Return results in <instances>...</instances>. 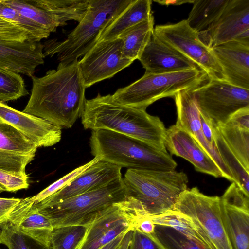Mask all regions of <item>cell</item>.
I'll return each instance as SVG.
<instances>
[{"label":"cell","mask_w":249,"mask_h":249,"mask_svg":"<svg viewBox=\"0 0 249 249\" xmlns=\"http://www.w3.org/2000/svg\"><path fill=\"white\" fill-rule=\"evenodd\" d=\"M90 0H3L9 7L43 27L51 34L57 27L75 20L79 22Z\"/></svg>","instance_id":"cell-11"},{"label":"cell","mask_w":249,"mask_h":249,"mask_svg":"<svg viewBox=\"0 0 249 249\" xmlns=\"http://www.w3.org/2000/svg\"><path fill=\"white\" fill-rule=\"evenodd\" d=\"M0 17L23 29L28 35V41L40 42L42 39L47 38L50 35L41 26L9 7L3 0H0Z\"/></svg>","instance_id":"cell-32"},{"label":"cell","mask_w":249,"mask_h":249,"mask_svg":"<svg viewBox=\"0 0 249 249\" xmlns=\"http://www.w3.org/2000/svg\"><path fill=\"white\" fill-rule=\"evenodd\" d=\"M81 122L86 129H107L145 142L163 151L166 128L158 116L146 110L134 108L116 102L112 95L99 93L86 100Z\"/></svg>","instance_id":"cell-2"},{"label":"cell","mask_w":249,"mask_h":249,"mask_svg":"<svg viewBox=\"0 0 249 249\" xmlns=\"http://www.w3.org/2000/svg\"><path fill=\"white\" fill-rule=\"evenodd\" d=\"M128 249H165L151 235L133 231Z\"/></svg>","instance_id":"cell-39"},{"label":"cell","mask_w":249,"mask_h":249,"mask_svg":"<svg viewBox=\"0 0 249 249\" xmlns=\"http://www.w3.org/2000/svg\"><path fill=\"white\" fill-rule=\"evenodd\" d=\"M138 60L145 69V72L151 73L200 69L196 64L166 45L154 34Z\"/></svg>","instance_id":"cell-21"},{"label":"cell","mask_w":249,"mask_h":249,"mask_svg":"<svg viewBox=\"0 0 249 249\" xmlns=\"http://www.w3.org/2000/svg\"><path fill=\"white\" fill-rule=\"evenodd\" d=\"M38 147L10 125L0 122V150L23 154H36Z\"/></svg>","instance_id":"cell-30"},{"label":"cell","mask_w":249,"mask_h":249,"mask_svg":"<svg viewBox=\"0 0 249 249\" xmlns=\"http://www.w3.org/2000/svg\"><path fill=\"white\" fill-rule=\"evenodd\" d=\"M133 0H90L82 19L63 41L51 40L44 45L45 57L57 54L61 63L69 64L88 52L100 35Z\"/></svg>","instance_id":"cell-4"},{"label":"cell","mask_w":249,"mask_h":249,"mask_svg":"<svg viewBox=\"0 0 249 249\" xmlns=\"http://www.w3.org/2000/svg\"><path fill=\"white\" fill-rule=\"evenodd\" d=\"M126 232L122 233L115 239L106 244L100 249H119L122 241Z\"/></svg>","instance_id":"cell-44"},{"label":"cell","mask_w":249,"mask_h":249,"mask_svg":"<svg viewBox=\"0 0 249 249\" xmlns=\"http://www.w3.org/2000/svg\"><path fill=\"white\" fill-rule=\"evenodd\" d=\"M6 191V188L0 184V192Z\"/></svg>","instance_id":"cell-47"},{"label":"cell","mask_w":249,"mask_h":249,"mask_svg":"<svg viewBox=\"0 0 249 249\" xmlns=\"http://www.w3.org/2000/svg\"><path fill=\"white\" fill-rule=\"evenodd\" d=\"M153 34L162 42L196 64L209 79L224 80L222 69L209 48L186 19L178 23L156 25Z\"/></svg>","instance_id":"cell-10"},{"label":"cell","mask_w":249,"mask_h":249,"mask_svg":"<svg viewBox=\"0 0 249 249\" xmlns=\"http://www.w3.org/2000/svg\"><path fill=\"white\" fill-rule=\"evenodd\" d=\"M154 2H157L160 4L163 5H179L185 3H192L194 2V0H154Z\"/></svg>","instance_id":"cell-45"},{"label":"cell","mask_w":249,"mask_h":249,"mask_svg":"<svg viewBox=\"0 0 249 249\" xmlns=\"http://www.w3.org/2000/svg\"><path fill=\"white\" fill-rule=\"evenodd\" d=\"M132 233L133 231L131 230L126 232L122 241L119 249H128Z\"/></svg>","instance_id":"cell-46"},{"label":"cell","mask_w":249,"mask_h":249,"mask_svg":"<svg viewBox=\"0 0 249 249\" xmlns=\"http://www.w3.org/2000/svg\"><path fill=\"white\" fill-rule=\"evenodd\" d=\"M44 44L0 39V67L31 77L44 63Z\"/></svg>","instance_id":"cell-20"},{"label":"cell","mask_w":249,"mask_h":249,"mask_svg":"<svg viewBox=\"0 0 249 249\" xmlns=\"http://www.w3.org/2000/svg\"><path fill=\"white\" fill-rule=\"evenodd\" d=\"M228 122L242 128L249 129V107L242 108L234 113Z\"/></svg>","instance_id":"cell-42"},{"label":"cell","mask_w":249,"mask_h":249,"mask_svg":"<svg viewBox=\"0 0 249 249\" xmlns=\"http://www.w3.org/2000/svg\"><path fill=\"white\" fill-rule=\"evenodd\" d=\"M154 228L155 225L149 215H147L137 224L133 231L137 230L147 235H152L154 233Z\"/></svg>","instance_id":"cell-43"},{"label":"cell","mask_w":249,"mask_h":249,"mask_svg":"<svg viewBox=\"0 0 249 249\" xmlns=\"http://www.w3.org/2000/svg\"><path fill=\"white\" fill-rule=\"evenodd\" d=\"M149 217L154 225L171 227L191 239L208 248L206 241L197 231L193 223L186 216L180 213L171 210L159 215L149 216Z\"/></svg>","instance_id":"cell-29"},{"label":"cell","mask_w":249,"mask_h":249,"mask_svg":"<svg viewBox=\"0 0 249 249\" xmlns=\"http://www.w3.org/2000/svg\"><path fill=\"white\" fill-rule=\"evenodd\" d=\"M122 47L119 38L98 41L78 61L86 88L113 77L133 62L124 55Z\"/></svg>","instance_id":"cell-12"},{"label":"cell","mask_w":249,"mask_h":249,"mask_svg":"<svg viewBox=\"0 0 249 249\" xmlns=\"http://www.w3.org/2000/svg\"><path fill=\"white\" fill-rule=\"evenodd\" d=\"M249 198L234 183L220 197L221 218L233 249H249Z\"/></svg>","instance_id":"cell-13"},{"label":"cell","mask_w":249,"mask_h":249,"mask_svg":"<svg viewBox=\"0 0 249 249\" xmlns=\"http://www.w3.org/2000/svg\"><path fill=\"white\" fill-rule=\"evenodd\" d=\"M173 210L186 216L215 249H233L220 214V197L208 196L196 187L180 195Z\"/></svg>","instance_id":"cell-8"},{"label":"cell","mask_w":249,"mask_h":249,"mask_svg":"<svg viewBox=\"0 0 249 249\" xmlns=\"http://www.w3.org/2000/svg\"><path fill=\"white\" fill-rule=\"evenodd\" d=\"M210 249H215L212 244L210 245Z\"/></svg>","instance_id":"cell-48"},{"label":"cell","mask_w":249,"mask_h":249,"mask_svg":"<svg viewBox=\"0 0 249 249\" xmlns=\"http://www.w3.org/2000/svg\"><path fill=\"white\" fill-rule=\"evenodd\" d=\"M123 178L127 196L139 202L149 216L173 210L188 182L185 173L175 170L128 169Z\"/></svg>","instance_id":"cell-5"},{"label":"cell","mask_w":249,"mask_h":249,"mask_svg":"<svg viewBox=\"0 0 249 249\" xmlns=\"http://www.w3.org/2000/svg\"><path fill=\"white\" fill-rule=\"evenodd\" d=\"M35 154H23L0 150V169L14 175L27 176L25 168Z\"/></svg>","instance_id":"cell-37"},{"label":"cell","mask_w":249,"mask_h":249,"mask_svg":"<svg viewBox=\"0 0 249 249\" xmlns=\"http://www.w3.org/2000/svg\"><path fill=\"white\" fill-rule=\"evenodd\" d=\"M0 184L6 191L15 192L29 187L28 177L14 175L0 169Z\"/></svg>","instance_id":"cell-40"},{"label":"cell","mask_w":249,"mask_h":249,"mask_svg":"<svg viewBox=\"0 0 249 249\" xmlns=\"http://www.w3.org/2000/svg\"><path fill=\"white\" fill-rule=\"evenodd\" d=\"M229 0H194L188 18L189 26L197 32L206 30L220 16Z\"/></svg>","instance_id":"cell-26"},{"label":"cell","mask_w":249,"mask_h":249,"mask_svg":"<svg viewBox=\"0 0 249 249\" xmlns=\"http://www.w3.org/2000/svg\"><path fill=\"white\" fill-rule=\"evenodd\" d=\"M220 66L224 79L249 89V46L233 40L211 48Z\"/></svg>","instance_id":"cell-22"},{"label":"cell","mask_w":249,"mask_h":249,"mask_svg":"<svg viewBox=\"0 0 249 249\" xmlns=\"http://www.w3.org/2000/svg\"><path fill=\"white\" fill-rule=\"evenodd\" d=\"M151 235L165 249H209L168 226L155 225Z\"/></svg>","instance_id":"cell-31"},{"label":"cell","mask_w":249,"mask_h":249,"mask_svg":"<svg viewBox=\"0 0 249 249\" xmlns=\"http://www.w3.org/2000/svg\"><path fill=\"white\" fill-rule=\"evenodd\" d=\"M249 30V0H229L218 18L206 30L198 32L209 48L235 40Z\"/></svg>","instance_id":"cell-15"},{"label":"cell","mask_w":249,"mask_h":249,"mask_svg":"<svg viewBox=\"0 0 249 249\" xmlns=\"http://www.w3.org/2000/svg\"><path fill=\"white\" fill-rule=\"evenodd\" d=\"M99 160H101V159L98 157H94V158L91 161L75 169L59 179L50 185L37 194L33 196L26 198L27 200L32 205L41 202L60 190L89 167Z\"/></svg>","instance_id":"cell-36"},{"label":"cell","mask_w":249,"mask_h":249,"mask_svg":"<svg viewBox=\"0 0 249 249\" xmlns=\"http://www.w3.org/2000/svg\"><path fill=\"white\" fill-rule=\"evenodd\" d=\"M151 0L133 1L102 32L98 41L112 40L127 29L153 16Z\"/></svg>","instance_id":"cell-24"},{"label":"cell","mask_w":249,"mask_h":249,"mask_svg":"<svg viewBox=\"0 0 249 249\" xmlns=\"http://www.w3.org/2000/svg\"><path fill=\"white\" fill-rule=\"evenodd\" d=\"M121 167L103 160L90 165L60 190L35 204L51 205L98 189L122 178Z\"/></svg>","instance_id":"cell-16"},{"label":"cell","mask_w":249,"mask_h":249,"mask_svg":"<svg viewBox=\"0 0 249 249\" xmlns=\"http://www.w3.org/2000/svg\"><path fill=\"white\" fill-rule=\"evenodd\" d=\"M24 81L14 71L0 67V101L17 100L28 94Z\"/></svg>","instance_id":"cell-34"},{"label":"cell","mask_w":249,"mask_h":249,"mask_svg":"<svg viewBox=\"0 0 249 249\" xmlns=\"http://www.w3.org/2000/svg\"><path fill=\"white\" fill-rule=\"evenodd\" d=\"M208 79L205 72L198 69L165 73L145 72L139 79L118 89L112 96L121 105L146 110L160 99L174 97L182 90H193Z\"/></svg>","instance_id":"cell-6"},{"label":"cell","mask_w":249,"mask_h":249,"mask_svg":"<svg viewBox=\"0 0 249 249\" xmlns=\"http://www.w3.org/2000/svg\"><path fill=\"white\" fill-rule=\"evenodd\" d=\"M89 144L93 156L121 168L171 171L177 166L167 151L109 130H92Z\"/></svg>","instance_id":"cell-3"},{"label":"cell","mask_w":249,"mask_h":249,"mask_svg":"<svg viewBox=\"0 0 249 249\" xmlns=\"http://www.w3.org/2000/svg\"><path fill=\"white\" fill-rule=\"evenodd\" d=\"M7 220L14 225L21 234L35 240L41 245L49 247L53 229L51 220L36 208L13 210Z\"/></svg>","instance_id":"cell-23"},{"label":"cell","mask_w":249,"mask_h":249,"mask_svg":"<svg viewBox=\"0 0 249 249\" xmlns=\"http://www.w3.org/2000/svg\"><path fill=\"white\" fill-rule=\"evenodd\" d=\"M213 135L219 154L231 172L234 182L249 197V172L243 167L215 127H213Z\"/></svg>","instance_id":"cell-28"},{"label":"cell","mask_w":249,"mask_h":249,"mask_svg":"<svg viewBox=\"0 0 249 249\" xmlns=\"http://www.w3.org/2000/svg\"><path fill=\"white\" fill-rule=\"evenodd\" d=\"M0 122L13 126L38 147H50L61 138V129L50 122L20 111L0 101Z\"/></svg>","instance_id":"cell-17"},{"label":"cell","mask_w":249,"mask_h":249,"mask_svg":"<svg viewBox=\"0 0 249 249\" xmlns=\"http://www.w3.org/2000/svg\"><path fill=\"white\" fill-rule=\"evenodd\" d=\"M31 94L23 112L44 119L62 128L71 127L81 117L86 87L78 60L60 62L42 77L33 76Z\"/></svg>","instance_id":"cell-1"},{"label":"cell","mask_w":249,"mask_h":249,"mask_svg":"<svg viewBox=\"0 0 249 249\" xmlns=\"http://www.w3.org/2000/svg\"><path fill=\"white\" fill-rule=\"evenodd\" d=\"M86 231L87 227L80 225L53 228L50 246L53 249H78Z\"/></svg>","instance_id":"cell-33"},{"label":"cell","mask_w":249,"mask_h":249,"mask_svg":"<svg viewBox=\"0 0 249 249\" xmlns=\"http://www.w3.org/2000/svg\"><path fill=\"white\" fill-rule=\"evenodd\" d=\"M21 199L0 197V224L7 220L8 217Z\"/></svg>","instance_id":"cell-41"},{"label":"cell","mask_w":249,"mask_h":249,"mask_svg":"<svg viewBox=\"0 0 249 249\" xmlns=\"http://www.w3.org/2000/svg\"><path fill=\"white\" fill-rule=\"evenodd\" d=\"M121 202L108 207L89 223L78 249H100L130 230Z\"/></svg>","instance_id":"cell-18"},{"label":"cell","mask_w":249,"mask_h":249,"mask_svg":"<svg viewBox=\"0 0 249 249\" xmlns=\"http://www.w3.org/2000/svg\"><path fill=\"white\" fill-rule=\"evenodd\" d=\"M192 90L180 91L174 97L177 114L175 124L194 138L216 164L223 178L234 182L231 172L222 160L217 148L212 146L205 137L202 124L203 115L198 108Z\"/></svg>","instance_id":"cell-14"},{"label":"cell","mask_w":249,"mask_h":249,"mask_svg":"<svg viewBox=\"0 0 249 249\" xmlns=\"http://www.w3.org/2000/svg\"><path fill=\"white\" fill-rule=\"evenodd\" d=\"M153 16L124 31L118 38L123 42L124 55L134 61L138 59L153 34Z\"/></svg>","instance_id":"cell-25"},{"label":"cell","mask_w":249,"mask_h":249,"mask_svg":"<svg viewBox=\"0 0 249 249\" xmlns=\"http://www.w3.org/2000/svg\"><path fill=\"white\" fill-rule=\"evenodd\" d=\"M127 197L122 177L98 189L51 205L32 206L47 217L53 228L71 225L87 227L98 214Z\"/></svg>","instance_id":"cell-7"},{"label":"cell","mask_w":249,"mask_h":249,"mask_svg":"<svg viewBox=\"0 0 249 249\" xmlns=\"http://www.w3.org/2000/svg\"><path fill=\"white\" fill-rule=\"evenodd\" d=\"M0 244L9 249H53L44 247L32 238L21 234L10 221L0 224Z\"/></svg>","instance_id":"cell-35"},{"label":"cell","mask_w":249,"mask_h":249,"mask_svg":"<svg viewBox=\"0 0 249 249\" xmlns=\"http://www.w3.org/2000/svg\"><path fill=\"white\" fill-rule=\"evenodd\" d=\"M0 39L24 42L28 40V36L17 24L0 17Z\"/></svg>","instance_id":"cell-38"},{"label":"cell","mask_w":249,"mask_h":249,"mask_svg":"<svg viewBox=\"0 0 249 249\" xmlns=\"http://www.w3.org/2000/svg\"><path fill=\"white\" fill-rule=\"evenodd\" d=\"M165 145L172 154L191 162L197 171L215 178L223 177L216 164L194 138L176 124L166 129Z\"/></svg>","instance_id":"cell-19"},{"label":"cell","mask_w":249,"mask_h":249,"mask_svg":"<svg viewBox=\"0 0 249 249\" xmlns=\"http://www.w3.org/2000/svg\"></svg>","instance_id":"cell-49"},{"label":"cell","mask_w":249,"mask_h":249,"mask_svg":"<svg viewBox=\"0 0 249 249\" xmlns=\"http://www.w3.org/2000/svg\"><path fill=\"white\" fill-rule=\"evenodd\" d=\"M215 127L243 167L249 172V129L229 122Z\"/></svg>","instance_id":"cell-27"},{"label":"cell","mask_w":249,"mask_h":249,"mask_svg":"<svg viewBox=\"0 0 249 249\" xmlns=\"http://www.w3.org/2000/svg\"><path fill=\"white\" fill-rule=\"evenodd\" d=\"M192 92L200 113L214 127L225 124L234 113L249 107V89L224 80L209 79Z\"/></svg>","instance_id":"cell-9"}]
</instances>
